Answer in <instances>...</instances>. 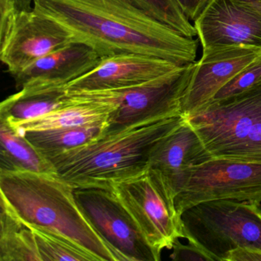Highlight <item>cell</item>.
<instances>
[{"instance_id": "obj_1", "label": "cell", "mask_w": 261, "mask_h": 261, "mask_svg": "<svg viewBox=\"0 0 261 261\" xmlns=\"http://www.w3.org/2000/svg\"><path fill=\"white\" fill-rule=\"evenodd\" d=\"M33 10L100 59L134 53L179 66L197 62L198 39L185 37L132 0H33Z\"/></svg>"}, {"instance_id": "obj_2", "label": "cell", "mask_w": 261, "mask_h": 261, "mask_svg": "<svg viewBox=\"0 0 261 261\" xmlns=\"http://www.w3.org/2000/svg\"><path fill=\"white\" fill-rule=\"evenodd\" d=\"M74 190L57 174L0 171L1 206L19 221L67 241L94 261H121L85 216Z\"/></svg>"}, {"instance_id": "obj_3", "label": "cell", "mask_w": 261, "mask_h": 261, "mask_svg": "<svg viewBox=\"0 0 261 261\" xmlns=\"http://www.w3.org/2000/svg\"><path fill=\"white\" fill-rule=\"evenodd\" d=\"M185 117H169L103 133L79 147L47 156L56 174L75 189L111 188L149 168L152 149Z\"/></svg>"}, {"instance_id": "obj_4", "label": "cell", "mask_w": 261, "mask_h": 261, "mask_svg": "<svg viewBox=\"0 0 261 261\" xmlns=\"http://www.w3.org/2000/svg\"><path fill=\"white\" fill-rule=\"evenodd\" d=\"M212 158L261 163V79L185 117Z\"/></svg>"}, {"instance_id": "obj_5", "label": "cell", "mask_w": 261, "mask_h": 261, "mask_svg": "<svg viewBox=\"0 0 261 261\" xmlns=\"http://www.w3.org/2000/svg\"><path fill=\"white\" fill-rule=\"evenodd\" d=\"M261 204L215 200L199 203L181 214L185 238L201 247L215 261L238 248L261 251Z\"/></svg>"}, {"instance_id": "obj_6", "label": "cell", "mask_w": 261, "mask_h": 261, "mask_svg": "<svg viewBox=\"0 0 261 261\" xmlns=\"http://www.w3.org/2000/svg\"><path fill=\"white\" fill-rule=\"evenodd\" d=\"M195 62L132 88L85 91L91 100L116 105L103 133L116 132L152 120L182 116L181 100L192 79Z\"/></svg>"}, {"instance_id": "obj_7", "label": "cell", "mask_w": 261, "mask_h": 261, "mask_svg": "<svg viewBox=\"0 0 261 261\" xmlns=\"http://www.w3.org/2000/svg\"><path fill=\"white\" fill-rule=\"evenodd\" d=\"M111 188L157 253L172 249L176 240L185 238L175 195L157 171L148 168Z\"/></svg>"}, {"instance_id": "obj_8", "label": "cell", "mask_w": 261, "mask_h": 261, "mask_svg": "<svg viewBox=\"0 0 261 261\" xmlns=\"http://www.w3.org/2000/svg\"><path fill=\"white\" fill-rule=\"evenodd\" d=\"M71 43L68 35L17 0H0V59L12 76Z\"/></svg>"}, {"instance_id": "obj_9", "label": "cell", "mask_w": 261, "mask_h": 261, "mask_svg": "<svg viewBox=\"0 0 261 261\" xmlns=\"http://www.w3.org/2000/svg\"><path fill=\"white\" fill-rule=\"evenodd\" d=\"M215 200L261 204V163L212 158L191 168L184 187L175 198L178 213Z\"/></svg>"}, {"instance_id": "obj_10", "label": "cell", "mask_w": 261, "mask_h": 261, "mask_svg": "<svg viewBox=\"0 0 261 261\" xmlns=\"http://www.w3.org/2000/svg\"><path fill=\"white\" fill-rule=\"evenodd\" d=\"M74 193L88 221L121 261L160 260L111 188H77Z\"/></svg>"}, {"instance_id": "obj_11", "label": "cell", "mask_w": 261, "mask_h": 261, "mask_svg": "<svg viewBox=\"0 0 261 261\" xmlns=\"http://www.w3.org/2000/svg\"><path fill=\"white\" fill-rule=\"evenodd\" d=\"M194 25L202 49L261 46V0H208Z\"/></svg>"}, {"instance_id": "obj_12", "label": "cell", "mask_w": 261, "mask_h": 261, "mask_svg": "<svg viewBox=\"0 0 261 261\" xmlns=\"http://www.w3.org/2000/svg\"><path fill=\"white\" fill-rule=\"evenodd\" d=\"M260 55L261 46L257 45H221L202 49L181 100L182 117H189L209 103Z\"/></svg>"}, {"instance_id": "obj_13", "label": "cell", "mask_w": 261, "mask_h": 261, "mask_svg": "<svg viewBox=\"0 0 261 261\" xmlns=\"http://www.w3.org/2000/svg\"><path fill=\"white\" fill-rule=\"evenodd\" d=\"M180 67L169 61L146 55H117L103 58L88 74L65 87L68 91H101L132 88Z\"/></svg>"}, {"instance_id": "obj_14", "label": "cell", "mask_w": 261, "mask_h": 261, "mask_svg": "<svg viewBox=\"0 0 261 261\" xmlns=\"http://www.w3.org/2000/svg\"><path fill=\"white\" fill-rule=\"evenodd\" d=\"M212 159L199 135L185 118L155 145L149 168L162 175L175 198L186 184L189 169Z\"/></svg>"}, {"instance_id": "obj_15", "label": "cell", "mask_w": 261, "mask_h": 261, "mask_svg": "<svg viewBox=\"0 0 261 261\" xmlns=\"http://www.w3.org/2000/svg\"><path fill=\"white\" fill-rule=\"evenodd\" d=\"M100 56L89 47L70 43L35 62L13 76L17 89L63 88L88 74L100 63Z\"/></svg>"}, {"instance_id": "obj_16", "label": "cell", "mask_w": 261, "mask_h": 261, "mask_svg": "<svg viewBox=\"0 0 261 261\" xmlns=\"http://www.w3.org/2000/svg\"><path fill=\"white\" fill-rule=\"evenodd\" d=\"M66 97V106L37 118L10 124L16 131L48 130L74 126H91L107 123L116 105L105 102L79 101Z\"/></svg>"}, {"instance_id": "obj_17", "label": "cell", "mask_w": 261, "mask_h": 261, "mask_svg": "<svg viewBox=\"0 0 261 261\" xmlns=\"http://www.w3.org/2000/svg\"><path fill=\"white\" fill-rule=\"evenodd\" d=\"M0 171L56 174L51 161L4 119H0Z\"/></svg>"}, {"instance_id": "obj_18", "label": "cell", "mask_w": 261, "mask_h": 261, "mask_svg": "<svg viewBox=\"0 0 261 261\" xmlns=\"http://www.w3.org/2000/svg\"><path fill=\"white\" fill-rule=\"evenodd\" d=\"M63 88H23L0 105V119L10 124L28 121L66 106Z\"/></svg>"}, {"instance_id": "obj_19", "label": "cell", "mask_w": 261, "mask_h": 261, "mask_svg": "<svg viewBox=\"0 0 261 261\" xmlns=\"http://www.w3.org/2000/svg\"><path fill=\"white\" fill-rule=\"evenodd\" d=\"M0 260L42 261L33 229L2 206L0 213Z\"/></svg>"}, {"instance_id": "obj_20", "label": "cell", "mask_w": 261, "mask_h": 261, "mask_svg": "<svg viewBox=\"0 0 261 261\" xmlns=\"http://www.w3.org/2000/svg\"><path fill=\"white\" fill-rule=\"evenodd\" d=\"M106 124L28 131L22 134L47 157L79 147L95 140L103 134Z\"/></svg>"}, {"instance_id": "obj_21", "label": "cell", "mask_w": 261, "mask_h": 261, "mask_svg": "<svg viewBox=\"0 0 261 261\" xmlns=\"http://www.w3.org/2000/svg\"><path fill=\"white\" fill-rule=\"evenodd\" d=\"M152 17L173 29L185 37L197 36L195 25L180 7L177 0H132Z\"/></svg>"}, {"instance_id": "obj_22", "label": "cell", "mask_w": 261, "mask_h": 261, "mask_svg": "<svg viewBox=\"0 0 261 261\" xmlns=\"http://www.w3.org/2000/svg\"><path fill=\"white\" fill-rule=\"evenodd\" d=\"M31 227L42 261H94L91 256L58 237Z\"/></svg>"}, {"instance_id": "obj_23", "label": "cell", "mask_w": 261, "mask_h": 261, "mask_svg": "<svg viewBox=\"0 0 261 261\" xmlns=\"http://www.w3.org/2000/svg\"><path fill=\"white\" fill-rule=\"evenodd\" d=\"M261 79V55L224 85L211 101H218L236 95Z\"/></svg>"}, {"instance_id": "obj_24", "label": "cell", "mask_w": 261, "mask_h": 261, "mask_svg": "<svg viewBox=\"0 0 261 261\" xmlns=\"http://www.w3.org/2000/svg\"><path fill=\"white\" fill-rule=\"evenodd\" d=\"M173 253L171 258L174 260L182 261H215V258L203 250L201 247L189 241V244H182L178 240L175 241Z\"/></svg>"}, {"instance_id": "obj_25", "label": "cell", "mask_w": 261, "mask_h": 261, "mask_svg": "<svg viewBox=\"0 0 261 261\" xmlns=\"http://www.w3.org/2000/svg\"><path fill=\"white\" fill-rule=\"evenodd\" d=\"M177 2L189 20L194 22L201 14L208 0H177Z\"/></svg>"}, {"instance_id": "obj_26", "label": "cell", "mask_w": 261, "mask_h": 261, "mask_svg": "<svg viewBox=\"0 0 261 261\" xmlns=\"http://www.w3.org/2000/svg\"><path fill=\"white\" fill-rule=\"evenodd\" d=\"M224 261H261V251L249 248L235 249L226 254Z\"/></svg>"}, {"instance_id": "obj_27", "label": "cell", "mask_w": 261, "mask_h": 261, "mask_svg": "<svg viewBox=\"0 0 261 261\" xmlns=\"http://www.w3.org/2000/svg\"><path fill=\"white\" fill-rule=\"evenodd\" d=\"M18 4L21 8L33 9V0H17Z\"/></svg>"}]
</instances>
